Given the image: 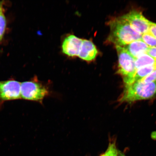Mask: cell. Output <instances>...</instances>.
Wrapping results in <instances>:
<instances>
[{
	"instance_id": "4",
	"label": "cell",
	"mask_w": 156,
	"mask_h": 156,
	"mask_svg": "<svg viewBox=\"0 0 156 156\" xmlns=\"http://www.w3.org/2000/svg\"><path fill=\"white\" fill-rule=\"evenodd\" d=\"M116 48L119 59L118 69L117 73L122 76L125 85H127L136 70L135 59L122 47L116 46Z\"/></svg>"
},
{
	"instance_id": "10",
	"label": "cell",
	"mask_w": 156,
	"mask_h": 156,
	"mask_svg": "<svg viewBox=\"0 0 156 156\" xmlns=\"http://www.w3.org/2000/svg\"><path fill=\"white\" fill-rule=\"evenodd\" d=\"M156 69V66H146L136 69L135 74L127 85L140 81Z\"/></svg>"
},
{
	"instance_id": "3",
	"label": "cell",
	"mask_w": 156,
	"mask_h": 156,
	"mask_svg": "<svg viewBox=\"0 0 156 156\" xmlns=\"http://www.w3.org/2000/svg\"><path fill=\"white\" fill-rule=\"evenodd\" d=\"M20 91L21 99L41 103L50 94L48 88L35 79L21 83Z\"/></svg>"
},
{
	"instance_id": "13",
	"label": "cell",
	"mask_w": 156,
	"mask_h": 156,
	"mask_svg": "<svg viewBox=\"0 0 156 156\" xmlns=\"http://www.w3.org/2000/svg\"><path fill=\"white\" fill-rule=\"evenodd\" d=\"M116 145V142H110L107 151L100 156H117L118 153Z\"/></svg>"
},
{
	"instance_id": "19",
	"label": "cell",
	"mask_w": 156,
	"mask_h": 156,
	"mask_svg": "<svg viewBox=\"0 0 156 156\" xmlns=\"http://www.w3.org/2000/svg\"><path fill=\"white\" fill-rule=\"evenodd\" d=\"M3 11L2 8V6L0 5V12Z\"/></svg>"
},
{
	"instance_id": "5",
	"label": "cell",
	"mask_w": 156,
	"mask_h": 156,
	"mask_svg": "<svg viewBox=\"0 0 156 156\" xmlns=\"http://www.w3.org/2000/svg\"><path fill=\"white\" fill-rule=\"evenodd\" d=\"M21 84L15 80L0 81V102L21 99Z\"/></svg>"
},
{
	"instance_id": "11",
	"label": "cell",
	"mask_w": 156,
	"mask_h": 156,
	"mask_svg": "<svg viewBox=\"0 0 156 156\" xmlns=\"http://www.w3.org/2000/svg\"><path fill=\"white\" fill-rule=\"evenodd\" d=\"M156 66V60L147 54H144L135 59L136 69L147 66Z\"/></svg>"
},
{
	"instance_id": "1",
	"label": "cell",
	"mask_w": 156,
	"mask_h": 156,
	"mask_svg": "<svg viewBox=\"0 0 156 156\" xmlns=\"http://www.w3.org/2000/svg\"><path fill=\"white\" fill-rule=\"evenodd\" d=\"M109 24L110 33L108 40L116 46L122 47L134 41L142 40V34L134 30L122 16L113 19Z\"/></svg>"
},
{
	"instance_id": "7",
	"label": "cell",
	"mask_w": 156,
	"mask_h": 156,
	"mask_svg": "<svg viewBox=\"0 0 156 156\" xmlns=\"http://www.w3.org/2000/svg\"><path fill=\"white\" fill-rule=\"evenodd\" d=\"M82 39L70 35L64 39L62 44V51L70 57L78 56L83 43Z\"/></svg>"
},
{
	"instance_id": "14",
	"label": "cell",
	"mask_w": 156,
	"mask_h": 156,
	"mask_svg": "<svg viewBox=\"0 0 156 156\" xmlns=\"http://www.w3.org/2000/svg\"><path fill=\"white\" fill-rule=\"evenodd\" d=\"M6 20L3 11L0 12V41L3 38V36L5 30Z\"/></svg>"
},
{
	"instance_id": "18",
	"label": "cell",
	"mask_w": 156,
	"mask_h": 156,
	"mask_svg": "<svg viewBox=\"0 0 156 156\" xmlns=\"http://www.w3.org/2000/svg\"><path fill=\"white\" fill-rule=\"evenodd\" d=\"M117 156H126L124 154H123L120 151H118V155H117Z\"/></svg>"
},
{
	"instance_id": "15",
	"label": "cell",
	"mask_w": 156,
	"mask_h": 156,
	"mask_svg": "<svg viewBox=\"0 0 156 156\" xmlns=\"http://www.w3.org/2000/svg\"><path fill=\"white\" fill-rule=\"evenodd\" d=\"M139 81L144 83H149L156 81V69Z\"/></svg>"
},
{
	"instance_id": "9",
	"label": "cell",
	"mask_w": 156,
	"mask_h": 156,
	"mask_svg": "<svg viewBox=\"0 0 156 156\" xmlns=\"http://www.w3.org/2000/svg\"><path fill=\"white\" fill-rule=\"evenodd\" d=\"M134 59L144 54H147L149 47L142 40L133 42L122 46Z\"/></svg>"
},
{
	"instance_id": "6",
	"label": "cell",
	"mask_w": 156,
	"mask_h": 156,
	"mask_svg": "<svg viewBox=\"0 0 156 156\" xmlns=\"http://www.w3.org/2000/svg\"><path fill=\"white\" fill-rule=\"evenodd\" d=\"M122 17L134 30L142 35L149 32L151 22L144 17L141 12L133 10Z\"/></svg>"
},
{
	"instance_id": "8",
	"label": "cell",
	"mask_w": 156,
	"mask_h": 156,
	"mask_svg": "<svg viewBox=\"0 0 156 156\" xmlns=\"http://www.w3.org/2000/svg\"><path fill=\"white\" fill-rule=\"evenodd\" d=\"M98 51L93 43L91 41L83 40L79 57L85 61L90 62L94 60Z\"/></svg>"
},
{
	"instance_id": "12",
	"label": "cell",
	"mask_w": 156,
	"mask_h": 156,
	"mask_svg": "<svg viewBox=\"0 0 156 156\" xmlns=\"http://www.w3.org/2000/svg\"><path fill=\"white\" fill-rule=\"evenodd\" d=\"M142 40L149 47L156 46V38L149 32L142 35Z\"/></svg>"
},
{
	"instance_id": "17",
	"label": "cell",
	"mask_w": 156,
	"mask_h": 156,
	"mask_svg": "<svg viewBox=\"0 0 156 156\" xmlns=\"http://www.w3.org/2000/svg\"><path fill=\"white\" fill-rule=\"evenodd\" d=\"M149 32L156 38V24L151 22Z\"/></svg>"
},
{
	"instance_id": "2",
	"label": "cell",
	"mask_w": 156,
	"mask_h": 156,
	"mask_svg": "<svg viewBox=\"0 0 156 156\" xmlns=\"http://www.w3.org/2000/svg\"><path fill=\"white\" fill-rule=\"evenodd\" d=\"M156 96V81L144 83L140 81L125 85L119 101L120 103H132L148 100Z\"/></svg>"
},
{
	"instance_id": "16",
	"label": "cell",
	"mask_w": 156,
	"mask_h": 156,
	"mask_svg": "<svg viewBox=\"0 0 156 156\" xmlns=\"http://www.w3.org/2000/svg\"><path fill=\"white\" fill-rule=\"evenodd\" d=\"M151 57L156 60V47H149L147 53Z\"/></svg>"
}]
</instances>
